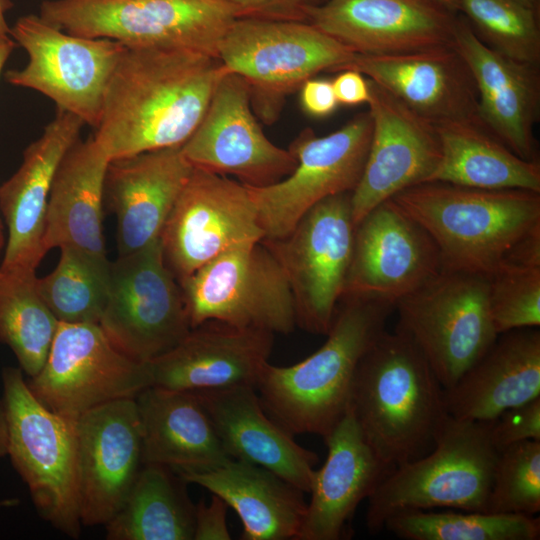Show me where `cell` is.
Wrapping results in <instances>:
<instances>
[{
  "label": "cell",
  "mask_w": 540,
  "mask_h": 540,
  "mask_svg": "<svg viewBox=\"0 0 540 540\" xmlns=\"http://www.w3.org/2000/svg\"><path fill=\"white\" fill-rule=\"evenodd\" d=\"M12 7L11 0H0V35H9L10 26L6 21V13Z\"/></svg>",
  "instance_id": "obj_48"
},
{
  "label": "cell",
  "mask_w": 540,
  "mask_h": 540,
  "mask_svg": "<svg viewBox=\"0 0 540 540\" xmlns=\"http://www.w3.org/2000/svg\"><path fill=\"white\" fill-rule=\"evenodd\" d=\"M159 239L179 282L222 253L261 241L264 232L244 184L194 167Z\"/></svg>",
  "instance_id": "obj_16"
},
{
  "label": "cell",
  "mask_w": 540,
  "mask_h": 540,
  "mask_svg": "<svg viewBox=\"0 0 540 540\" xmlns=\"http://www.w3.org/2000/svg\"><path fill=\"white\" fill-rule=\"evenodd\" d=\"M36 271L0 269V342L29 378L42 369L59 321L45 304Z\"/></svg>",
  "instance_id": "obj_35"
},
{
  "label": "cell",
  "mask_w": 540,
  "mask_h": 540,
  "mask_svg": "<svg viewBox=\"0 0 540 540\" xmlns=\"http://www.w3.org/2000/svg\"><path fill=\"white\" fill-rule=\"evenodd\" d=\"M323 438L327 457L315 470L297 540L341 539L358 505L393 470L373 451L350 406Z\"/></svg>",
  "instance_id": "obj_28"
},
{
  "label": "cell",
  "mask_w": 540,
  "mask_h": 540,
  "mask_svg": "<svg viewBox=\"0 0 540 540\" xmlns=\"http://www.w3.org/2000/svg\"><path fill=\"white\" fill-rule=\"evenodd\" d=\"M405 540H538L540 520L525 514L410 510L388 517L384 527Z\"/></svg>",
  "instance_id": "obj_37"
},
{
  "label": "cell",
  "mask_w": 540,
  "mask_h": 540,
  "mask_svg": "<svg viewBox=\"0 0 540 540\" xmlns=\"http://www.w3.org/2000/svg\"><path fill=\"white\" fill-rule=\"evenodd\" d=\"M332 86L339 104L355 106L368 103L370 89L368 79L354 69H344L333 79Z\"/></svg>",
  "instance_id": "obj_45"
},
{
  "label": "cell",
  "mask_w": 540,
  "mask_h": 540,
  "mask_svg": "<svg viewBox=\"0 0 540 540\" xmlns=\"http://www.w3.org/2000/svg\"><path fill=\"white\" fill-rule=\"evenodd\" d=\"M178 283L191 329L217 321L287 334L296 325L289 282L262 240L222 253Z\"/></svg>",
  "instance_id": "obj_10"
},
{
  "label": "cell",
  "mask_w": 540,
  "mask_h": 540,
  "mask_svg": "<svg viewBox=\"0 0 540 540\" xmlns=\"http://www.w3.org/2000/svg\"><path fill=\"white\" fill-rule=\"evenodd\" d=\"M174 471L236 512L243 526L241 539L297 540L307 509L304 492L272 471L232 458L210 467Z\"/></svg>",
  "instance_id": "obj_30"
},
{
  "label": "cell",
  "mask_w": 540,
  "mask_h": 540,
  "mask_svg": "<svg viewBox=\"0 0 540 540\" xmlns=\"http://www.w3.org/2000/svg\"><path fill=\"white\" fill-rule=\"evenodd\" d=\"M514 1L538 13L540 11V0H514Z\"/></svg>",
  "instance_id": "obj_50"
},
{
  "label": "cell",
  "mask_w": 540,
  "mask_h": 540,
  "mask_svg": "<svg viewBox=\"0 0 540 540\" xmlns=\"http://www.w3.org/2000/svg\"><path fill=\"white\" fill-rule=\"evenodd\" d=\"M393 310L379 301L342 298L318 350L290 366H264L256 390L266 413L292 435L326 436L348 409L357 366Z\"/></svg>",
  "instance_id": "obj_4"
},
{
  "label": "cell",
  "mask_w": 540,
  "mask_h": 540,
  "mask_svg": "<svg viewBox=\"0 0 540 540\" xmlns=\"http://www.w3.org/2000/svg\"><path fill=\"white\" fill-rule=\"evenodd\" d=\"M453 44L473 75L479 121L516 155L539 161L533 133L540 117L539 65L492 49L462 15H458Z\"/></svg>",
  "instance_id": "obj_23"
},
{
  "label": "cell",
  "mask_w": 540,
  "mask_h": 540,
  "mask_svg": "<svg viewBox=\"0 0 540 540\" xmlns=\"http://www.w3.org/2000/svg\"><path fill=\"white\" fill-rule=\"evenodd\" d=\"M458 13L432 0H326L308 23L359 54H395L453 44Z\"/></svg>",
  "instance_id": "obj_21"
},
{
  "label": "cell",
  "mask_w": 540,
  "mask_h": 540,
  "mask_svg": "<svg viewBox=\"0 0 540 540\" xmlns=\"http://www.w3.org/2000/svg\"><path fill=\"white\" fill-rule=\"evenodd\" d=\"M232 459L266 468L309 493L318 456L263 409L253 386L193 391Z\"/></svg>",
  "instance_id": "obj_27"
},
{
  "label": "cell",
  "mask_w": 540,
  "mask_h": 540,
  "mask_svg": "<svg viewBox=\"0 0 540 540\" xmlns=\"http://www.w3.org/2000/svg\"><path fill=\"white\" fill-rule=\"evenodd\" d=\"M272 347V332L207 321L148 362L152 385L180 391L256 388Z\"/></svg>",
  "instance_id": "obj_25"
},
{
  "label": "cell",
  "mask_w": 540,
  "mask_h": 540,
  "mask_svg": "<svg viewBox=\"0 0 540 540\" xmlns=\"http://www.w3.org/2000/svg\"><path fill=\"white\" fill-rule=\"evenodd\" d=\"M324 1H326V0H320L321 3L324 2ZM321 3H320V4H321Z\"/></svg>",
  "instance_id": "obj_52"
},
{
  "label": "cell",
  "mask_w": 540,
  "mask_h": 540,
  "mask_svg": "<svg viewBox=\"0 0 540 540\" xmlns=\"http://www.w3.org/2000/svg\"><path fill=\"white\" fill-rule=\"evenodd\" d=\"M489 425L492 444L499 452L523 441H540V397L503 411Z\"/></svg>",
  "instance_id": "obj_41"
},
{
  "label": "cell",
  "mask_w": 540,
  "mask_h": 540,
  "mask_svg": "<svg viewBox=\"0 0 540 540\" xmlns=\"http://www.w3.org/2000/svg\"><path fill=\"white\" fill-rule=\"evenodd\" d=\"M7 455L40 517L76 539L81 532L76 419L57 414L31 392L23 371L2 369Z\"/></svg>",
  "instance_id": "obj_6"
},
{
  "label": "cell",
  "mask_w": 540,
  "mask_h": 540,
  "mask_svg": "<svg viewBox=\"0 0 540 540\" xmlns=\"http://www.w3.org/2000/svg\"><path fill=\"white\" fill-rule=\"evenodd\" d=\"M7 414L3 399H0V458L7 456Z\"/></svg>",
  "instance_id": "obj_46"
},
{
  "label": "cell",
  "mask_w": 540,
  "mask_h": 540,
  "mask_svg": "<svg viewBox=\"0 0 540 540\" xmlns=\"http://www.w3.org/2000/svg\"><path fill=\"white\" fill-rule=\"evenodd\" d=\"M441 157L428 182L540 192V163L510 150L479 120L435 124Z\"/></svg>",
  "instance_id": "obj_33"
},
{
  "label": "cell",
  "mask_w": 540,
  "mask_h": 540,
  "mask_svg": "<svg viewBox=\"0 0 540 540\" xmlns=\"http://www.w3.org/2000/svg\"><path fill=\"white\" fill-rule=\"evenodd\" d=\"M5 244H6V240L4 236V227H3L2 220L0 218V256L2 252L4 251Z\"/></svg>",
  "instance_id": "obj_51"
},
{
  "label": "cell",
  "mask_w": 540,
  "mask_h": 540,
  "mask_svg": "<svg viewBox=\"0 0 540 540\" xmlns=\"http://www.w3.org/2000/svg\"><path fill=\"white\" fill-rule=\"evenodd\" d=\"M172 468L144 463L125 502L105 524L108 540H193L195 505Z\"/></svg>",
  "instance_id": "obj_34"
},
{
  "label": "cell",
  "mask_w": 540,
  "mask_h": 540,
  "mask_svg": "<svg viewBox=\"0 0 540 540\" xmlns=\"http://www.w3.org/2000/svg\"><path fill=\"white\" fill-rule=\"evenodd\" d=\"M498 455L489 422L448 416L433 448L395 467L367 498L368 530L381 531L388 517L402 511L447 507L486 512Z\"/></svg>",
  "instance_id": "obj_5"
},
{
  "label": "cell",
  "mask_w": 540,
  "mask_h": 540,
  "mask_svg": "<svg viewBox=\"0 0 540 540\" xmlns=\"http://www.w3.org/2000/svg\"><path fill=\"white\" fill-rule=\"evenodd\" d=\"M344 69L359 71L434 125L479 120L475 81L454 44L395 54L356 53Z\"/></svg>",
  "instance_id": "obj_22"
},
{
  "label": "cell",
  "mask_w": 540,
  "mask_h": 540,
  "mask_svg": "<svg viewBox=\"0 0 540 540\" xmlns=\"http://www.w3.org/2000/svg\"><path fill=\"white\" fill-rule=\"evenodd\" d=\"M238 18L308 22L310 11L320 0H228Z\"/></svg>",
  "instance_id": "obj_42"
},
{
  "label": "cell",
  "mask_w": 540,
  "mask_h": 540,
  "mask_svg": "<svg viewBox=\"0 0 540 540\" xmlns=\"http://www.w3.org/2000/svg\"><path fill=\"white\" fill-rule=\"evenodd\" d=\"M444 388L402 330H384L362 356L349 406L378 458L389 468L427 454L448 414Z\"/></svg>",
  "instance_id": "obj_3"
},
{
  "label": "cell",
  "mask_w": 540,
  "mask_h": 540,
  "mask_svg": "<svg viewBox=\"0 0 540 540\" xmlns=\"http://www.w3.org/2000/svg\"><path fill=\"white\" fill-rule=\"evenodd\" d=\"M16 45L9 35H0V73Z\"/></svg>",
  "instance_id": "obj_47"
},
{
  "label": "cell",
  "mask_w": 540,
  "mask_h": 540,
  "mask_svg": "<svg viewBox=\"0 0 540 540\" xmlns=\"http://www.w3.org/2000/svg\"><path fill=\"white\" fill-rule=\"evenodd\" d=\"M355 55L308 22L255 18H237L218 48L224 68L247 82L252 109L267 125L306 80L339 72Z\"/></svg>",
  "instance_id": "obj_8"
},
{
  "label": "cell",
  "mask_w": 540,
  "mask_h": 540,
  "mask_svg": "<svg viewBox=\"0 0 540 540\" xmlns=\"http://www.w3.org/2000/svg\"><path fill=\"white\" fill-rule=\"evenodd\" d=\"M55 269L38 278L40 294L59 322L99 324L109 294L106 255L63 246Z\"/></svg>",
  "instance_id": "obj_36"
},
{
  "label": "cell",
  "mask_w": 540,
  "mask_h": 540,
  "mask_svg": "<svg viewBox=\"0 0 540 540\" xmlns=\"http://www.w3.org/2000/svg\"><path fill=\"white\" fill-rule=\"evenodd\" d=\"M442 269L430 235L389 199L355 226L342 298L358 297L395 307Z\"/></svg>",
  "instance_id": "obj_18"
},
{
  "label": "cell",
  "mask_w": 540,
  "mask_h": 540,
  "mask_svg": "<svg viewBox=\"0 0 540 540\" xmlns=\"http://www.w3.org/2000/svg\"><path fill=\"white\" fill-rule=\"evenodd\" d=\"M299 90L301 107L309 116L327 117L339 105L331 80L312 77L306 80Z\"/></svg>",
  "instance_id": "obj_44"
},
{
  "label": "cell",
  "mask_w": 540,
  "mask_h": 540,
  "mask_svg": "<svg viewBox=\"0 0 540 540\" xmlns=\"http://www.w3.org/2000/svg\"><path fill=\"white\" fill-rule=\"evenodd\" d=\"M228 508L215 494L208 504L201 501L195 505L193 540H230L226 521Z\"/></svg>",
  "instance_id": "obj_43"
},
{
  "label": "cell",
  "mask_w": 540,
  "mask_h": 540,
  "mask_svg": "<svg viewBox=\"0 0 540 540\" xmlns=\"http://www.w3.org/2000/svg\"><path fill=\"white\" fill-rule=\"evenodd\" d=\"M540 511V441L527 440L499 452L486 512L525 514Z\"/></svg>",
  "instance_id": "obj_39"
},
{
  "label": "cell",
  "mask_w": 540,
  "mask_h": 540,
  "mask_svg": "<svg viewBox=\"0 0 540 540\" xmlns=\"http://www.w3.org/2000/svg\"><path fill=\"white\" fill-rule=\"evenodd\" d=\"M432 1L440 4L441 6L445 7L446 9L454 13H458L459 5L461 2V0H432Z\"/></svg>",
  "instance_id": "obj_49"
},
{
  "label": "cell",
  "mask_w": 540,
  "mask_h": 540,
  "mask_svg": "<svg viewBox=\"0 0 540 540\" xmlns=\"http://www.w3.org/2000/svg\"><path fill=\"white\" fill-rule=\"evenodd\" d=\"M181 151L193 167L232 175L253 187L282 180L297 164L289 149L275 145L264 134L251 106L247 82L228 71Z\"/></svg>",
  "instance_id": "obj_17"
},
{
  "label": "cell",
  "mask_w": 540,
  "mask_h": 540,
  "mask_svg": "<svg viewBox=\"0 0 540 540\" xmlns=\"http://www.w3.org/2000/svg\"><path fill=\"white\" fill-rule=\"evenodd\" d=\"M109 158L93 136L80 139L63 157L50 189L43 249L76 247L106 255L103 199Z\"/></svg>",
  "instance_id": "obj_31"
},
{
  "label": "cell",
  "mask_w": 540,
  "mask_h": 540,
  "mask_svg": "<svg viewBox=\"0 0 540 540\" xmlns=\"http://www.w3.org/2000/svg\"><path fill=\"white\" fill-rule=\"evenodd\" d=\"M522 328L498 335L490 349L450 388L447 414L490 422L503 411L540 397V331Z\"/></svg>",
  "instance_id": "obj_29"
},
{
  "label": "cell",
  "mask_w": 540,
  "mask_h": 540,
  "mask_svg": "<svg viewBox=\"0 0 540 540\" xmlns=\"http://www.w3.org/2000/svg\"><path fill=\"white\" fill-rule=\"evenodd\" d=\"M368 83L373 129L361 179L351 193L355 225L399 192L428 182L441 157L435 125L372 80Z\"/></svg>",
  "instance_id": "obj_19"
},
{
  "label": "cell",
  "mask_w": 540,
  "mask_h": 540,
  "mask_svg": "<svg viewBox=\"0 0 540 540\" xmlns=\"http://www.w3.org/2000/svg\"><path fill=\"white\" fill-rule=\"evenodd\" d=\"M83 125L77 116L57 109L42 135L25 149L19 169L0 186V210L8 231L0 269L36 271L45 256L43 234L50 189Z\"/></svg>",
  "instance_id": "obj_24"
},
{
  "label": "cell",
  "mask_w": 540,
  "mask_h": 540,
  "mask_svg": "<svg viewBox=\"0 0 540 540\" xmlns=\"http://www.w3.org/2000/svg\"><path fill=\"white\" fill-rule=\"evenodd\" d=\"M488 281L490 317L498 335L539 327L540 265H506Z\"/></svg>",
  "instance_id": "obj_40"
},
{
  "label": "cell",
  "mask_w": 540,
  "mask_h": 540,
  "mask_svg": "<svg viewBox=\"0 0 540 540\" xmlns=\"http://www.w3.org/2000/svg\"><path fill=\"white\" fill-rule=\"evenodd\" d=\"M355 224L351 193L315 204L281 239H262L280 263L294 299L296 325L326 335L343 297Z\"/></svg>",
  "instance_id": "obj_11"
},
{
  "label": "cell",
  "mask_w": 540,
  "mask_h": 540,
  "mask_svg": "<svg viewBox=\"0 0 540 540\" xmlns=\"http://www.w3.org/2000/svg\"><path fill=\"white\" fill-rule=\"evenodd\" d=\"M39 15L73 35L215 58L238 18L228 0H45Z\"/></svg>",
  "instance_id": "obj_7"
},
{
  "label": "cell",
  "mask_w": 540,
  "mask_h": 540,
  "mask_svg": "<svg viewBox=\"0 0 540 540\" xmlns=\"http://www.w3.org/2000/svg\"><path fill=\"white\" fill-rule=\"evenodd\" d=\"M27 384L47 408L76 419L100 405L135 398L152 378L149 364L121 351L99 324L59 322L42 369Z\"/></svg>",
  "instance_id": "obj_15"
},
{
  "label": "cell",
  "mask_w": 540,
  "mask_h": 540,
  "mask_svg": "<svg viewBox=\"0 0 540 540\" xmlns=\"http://www.w3.org/2000/svg\"><path fill=\"white\" fill-rule=\"evenodd\" d=\"M9 36L26 51L28 62L7 71L6 81L45 95L57 109L95 128L108 81L127 47L67 33L34 14L18 18Z\"/></svg>",
  "instance_id": "obj_12"
},
{
  "label": "cell",
  "mask_w": 540,
  "mask_h": 540,
  "mask_svg": "<svg viewBox=\"0 0 540 540\" xmlns=\"http://www.w3.org/2000/svg\"><path fill=\"white\" fill-rule=\"evenodd\" d=\"M430 235L443 269L490 276L540 265V192L425 182L390 199Z\"/></svg>",
  "instance_id": "obj_2"
},
{
  "label": "cell",
  "mask_w": 540,
  "mask_h": 540,
  "mask_svg": "<svg viewBox=\"0 0 540 540\" xmlns=\"http://www.w3.org/2000/svg\"><path fill=\"white\" fill-rule=\"evenodd\" d=\"M395 309L396 328L417 345L444 389L453 386L498 337L485 275L442 269L398 301Z\"/></svg>",
  "instance_id": "obj_9"
},
{
  "label": "cell",
  "mask_w": 540,
  "mask_h": 540,
  "mask_svg": "<svg viewBox=\"0 0 540 540\" xmlns=\"http://www.w3.org/2000/svg\"><path fill=\"white\" fill-rule=\"evenodd\" d=\"M459 12L492 49L517 61L540 64L538 12L514 0H461Z\"/></svg>",
  "instance_id": "obj_38"
},
{
  "label": "cell",
  "mask_w": 540,
  "mask_h": 540,
  "mask_svg": "<svg viewBox=\"0 0 540 540\" xmlns=\"http://www.w3.org/2000/svg\"><path fill=\"white\" fill-rule=\"evenodd\" d=\"M76 425L81 523L105 525L122 507L144 464L135 398L88 410Z\"/></svg>",
  "instance_id": "obj_20"
},
{
  "label": "cell",
  "mask_w": 540,
  "mask_h": 540,
  "mask_svg": "<svg viewBox=\"0 0 540 540\" xmlns=\"http://www.w3.org/2000/svg\"><path fill=\"white\" fill-rule=\"evenodd\" d=\"M99 325L131 358L148 363L191 330L180 285L160 239L111 262L108 299Z\"/></svg>",
  "instance_id": "obj_14"
},
{
  "label": "cell",
  "mask_w": 540,
  "mask_h": 540,
  "mask_svg": "<svg viewBox=\"0 0 540 540\" xmlns=\"http://www.w3.org/2000/svg\"><path fill=\"white\" fill-rule=\"evenodd\" d=\"M143 463L176 469L205 468L230 457L193 391L151 385L135 397Z\"/></svg>",
  "instance_id": "obj_32"
},
{
  "label": "cell",
  "mask_w": 540,
  "mask_h": 540,
  "mask_svg": "<svg viewBox=\"0 0 540 540\" xmlns=\"http://www.w3.org/2000/svg\"><path fill=\"white\" fill-rule=\"evenodd\" d=\"M372 129L369 111L326 136L305 128L289 146L297 164L288 176L267 186L245 185L264 239L284 238L315 204L354 191L364 170Z\"/></svg>",
  "instance_id": "obj_13"
},
{
  "label": "cell",
  "mask_w": 540,
  "mask_h": 540,
  "mask_svg": "<svg viewBox=\"0 0 540 540\" xmlns=\"http://www.w3.org/2000/svg\"><path fill=\"white\" fill-rule=\"evenodd\" d=\"M193 168L181 146L110 161L105 193L116 216L118 256L159 239Z\"/></svg>",
  "instance_id": "obj_26"
},
{
  "label": "cell",
  "mask_w": 540,
  "mask_h": 540,
  "mask_svg": "<svg viewBox=\"0 0 540 540\" xmlns=\"http://www.w3.org/2000/svg\"><path fill=\"white\" fill-rule=\"evenodd\" d=\"M226 72L203 53L127 47L108 81L94 140L110 161L182 146Z\"/></svg>",
  "instance_id": "obj_1"
}]
</instances>
